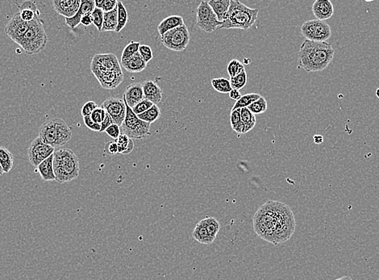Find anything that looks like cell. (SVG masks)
Returning a JSON list of instances; mask_svg holds the SVG:
<instances>
[{"label": "cell", "mask_w": 379, "mask_h": 280, "mask_svg": "<svg viewBox=\"0 0 379 280\" xmlns=\"http://www.w3.org/2000/svg\"><path fill=\"white\" fill-rule=\"evenodd\" d=\"M253 225L258 236L274 246L288 241L295 230L291 209L283 203L273 200L260 207L253 217Z\"/></svg>", "instance_id": "obj_1"}, {"label": "cell", "mask_w": 379, "mask_h": 280, "mask_svg": "<svg viewBox=\"0 0 379 280\" xmlns=\"http://www.w3.org/2000/svg\"><path fill=\"white\" fill-rule=\"evenodd\" d=\"M335 50L328 42L304 41L299 52V68L307 72L322 71L329 67Z\"/></svg>", "instance_id": "obj_2"}, {"label": "cell", "mask_w": 379, "mask_h": 280, "mask_svg": "<svg viewBox=\"0 0 379 280\" xmlns=\"http://www.w3.org/2000/svg\"><path fill=\"white\" fill-rule=\"evenodd\" d=\"M53 170L56 181L65 184L77 179L79 175V160L74 152L62 149L53 153Z\"/></svg>", "instance_id": "obj_3"}, {"label": "cell", "mask_w": 379, "mask_h": 280, "mask_svg": "<svg viewBox=\"0 0 379 280\" xmlns=\"http://www.w3.org/2000/svg\"><path fill=\"white\" fill-rule=\"evenodd\" d=\"M258 12V9H253L247 7L240 1L230 0L229 9L224 21L218 29H248L257 21Z\"/></svg>", "instance_id": "obj_4"}, {"label": "cell", "mask_w": 379, "mask_h": 280, "mask_svg": "<svg viewBox=\"0 0 379 280\" xmlns=\"http://www.w3.org/2000/svg\"><path fill=\"white\" fill-rule=\"evenodd\" d=\"M39 137L52 147H61L72 138L71 128L60 118L48 119L40 128Z\"/></svg>", "instance_id": "obj_5"}, {"label": "cell", "mask_w": 379, "mask_h": 280, "mask_svg": "<svg viewBox=\"0 0 379 280\" xmlns=\"http://www.w3.org/2000/svg\"><path fill=\"white\" fill-rule=\"evenodd\" d=\"M48 42V36L45 29L44 22L39 16L29 22V28L21 40L19 46L28 55H33L42 52Z\"/></svg>", "instance_id": "obj_6"}, {"label": "cell", "mask_w": 379, "mask_h": 280, "mask_svg": "<svg viewBox=\"0 0 379 280\" xmlns=\"http://www.w3.org/2000/svg\"><path fill=\"white\" fill-rule=\"evenodd\" d=\"M126 117L121 126V134L128 136L129 138L141 140L147 136L151 135L150 131V124L143 121L126 103Z\"/></svg>", "instance_id": "obj_7"}, {"label": "cell", "mask_w": 379, "mask_h": 280, "mask_svg": "<svg viewBox=\"0 0 379 280\" xmlns=\"http://www.w3.org/2000/svg\"><path fill=\"white\" fill-rule=\"evenodd\" d=\"M301 33L307 41L327 42L331 37V27L324 21L312 20L306 21L301 26Z\"/></svg>", "instance_id": "obj_8"}, {"label": "cell", "mask_w": 379, "mask_h": 280, "mask_svg": "<svg viewBox=\"0 0 379 280\" xmlns=\"http://www.w3.org/2000/svg\"><path fill=\"white\" fill-rule=\"evenodd\" d=\"M190 32L186 24L170 30L161 37V42L166 48L175 52H182L190 42Z\"/></svg>", "instance_id": "obj_9"}, {"label": "cell", "mask_w": 379, "mask_h": 280, "mask_svg": "<svg viewBox=\"0 0 379 280\" xmlns=\"http://www.w3.org/2000/svg\"><path fill=\"white\" fill-rule=\"evenodd\" d=\"M196 23L200 29L208 33L218 29L222 24L207 1H202L197 7Z\"/></svg>", "instance_id": "obj_10"}, {"label": "cell", "mask_w": 379, "mask_h": 280, "mask_svg": "<svg viewBox=\"0 0 379 280\" xmlns=\"http://www.w3.org/2000/svg\"><path fill=\"white\" fill-rule=\"evenodd\" d=\"M90 70L96 78L108 72L122 71L119 61L113 53L95 54L90 63Z\"/></svg>", "instance_id": "obj_11"}, {"label": "cell", "mask_w": 379, "mask_h": 280, "mask_svg": "<svg viewBox=\"0 0 379 280\" xmlns=\"http://www.w3.org/2000/svg\"><path fill=\"white\" fill-rule=\"evenodd\" d=\"M55 148L47 145L41 139L39 136L35 138L28 148V159L33 166L38 165L48 159L54 153Z\"/></svg>", "instance_id": "obj_12"}, {"label": "cell", "mask_w": 379, "mask_h": 280, "mask_svg": "<svg viewBox=\"0 0 379 280\" xmlns=\"http://www.w3.org/2000/svg\"><path fill=\"white\" fill-rule=\"evenodd\" d=\"M101 108L110 116L114 124L121 126L126 117V104L124 99L110 97L102 103Z\"/></svg>", "instance_id": "obj_13"}, {"label": "cell", "mask_w": 379, "mask_h": 280, "mask_svg": "<svg viewBox=\"0 0 379 280\" xmlns=\"http://www.w3.org/2000/svg\"><path fill=\"white\" fill-rule=\"evenodd\" d=\"M28 28L29 23L21 19L20 12H16L5 27V32L13 42L19 45Z\"/></svg>", "instance_id": "obj_14"}, {"label": "cell", "mask_w": 379, "mask_h": 280, "mask_svg": "<svg viewBox=\"0 0 379 280\" xmlns=\"http://www.w3.org/2000/svg\"><path fill=\"white\" fill-rule=\"evenodd\" d=\"M52 4L58 14L65 18H71L79 10L81 0H53Z\"/></svg>", "instance_id": "obj_15"}, {"label": "cell", "mask_w": 379, "mask_h": 280, "mask_svg": "<svg viewBox=\"0 0 379 280\" xmlns=\"http://www.w3.org/2000/svg\"><path fill=\"white\" fill-rule=\"evenodd\" d=\"M95 8V3L94 0H81L80 7L75 16L71 18H65V22L67 26L71 29H74L77 26L81 23V20L86 15L91 14Z\"/></svg>", "instance_id": "obj_16"}, {"label": "cell", "mask_w": 379, "mask_h": 280, "mask_svg": "<svg viewBox=\"0 0 379 280\" xmlns=\"http://www.w3.org/2000/svg\"><path fill=\"white\" fill-rule=\"evenodd\" d=\"M145 99L142 83H136L128 86L124 94V100L130 108H133Z\"/></svg>", "instance_id": "obj_17"}, {"label": "cell", "mask_w": 379, "mask_h": 280, "mask_svg": "<svg viewBox=\"0 0 379 280\" xmlns=\"http://www.w3.org/2000/svg\"><path fill=\"white\" fill-rule=\"evenodd\" d=\"M312 12L318 21H324L334 16V5L330 0H315L312 4Z\"/></svg>", "instance_id": "obj_18"}, {"label": "cell", "mask_w": 379, "mask_h": 280, "mask_svg": "<svg viewBox=\"0 0 379 280\" xmlns=\"http://www.w3.org/2000/svg\"><path fill=\"white\" fill-rule=\"evenodd\" d=\"M142 87L145 99L150 100L156 105H157V103H161L163 92L157 83L154 81L146 80L143 82Z\"/></svg>", "instance_id": "obj_19"}, {"label": "cell", "mask_w": 379, "mask_h": 280, "mask_svg": "<svg viewBox=\"0 0 379 280\" xmlns=\"http://www.w3.org/2000/svg\"><path fill=\"white\" fill-rule=\"evenodd\" d=\"M97 80L104 89H115L124 81V74L122 71L108 72L98 77Z\"/></svg>", "instance_id": "obj_20"}, {"label": "cell", "mask_w": 379, "mask_h": 280, "mask_svg": "<svg viewBox=\"0 0 379 280\" xmlns=\"http://www.w3.org/2000/svg\"><path fill=\"white\" fill-rule=\"evenodd\" d=\"M185 24L183 18L180 16H170L164 19L161 23L157 26V31L159 34L162 37L166 32H169L170 30L175 29L178 28L180 26Z\"/></svg>", "instance_id": "obj_21"}, {"label": "cell", "mask_w": 379, "mask_h": 280, "mask_svg": "<svg viewBox=\"0 0 379 280\" xmlns=\"http://www.w3.org/2000/svg\"><path fill=\"white\" fill-rule=\"evenodd\" d=\"M121 65L127 71L130 73H140L147 67V63L143 60L139 53H136L130 59L121 62Z\"/></svg>", "instance_id": "obj_22"}, {"label": "cell", "mask_w": 379, "mask_h": 280, "mask_svg": "<svg viewBox=\"0 0 379 280\" xmlns=\"http://www.w3.org/2000/svg\"><path fill=\"white\" fill-rule=\"evenodd\" d=\"M37 170L44 181H56L55 174L53 170V154L44 162H42L37 166Z\"/></svg>", "instance_id": "obj_23"}, {"label": "cell", "mask_w": 379, "mask_h": 280, "mask_svg": "<svg viewBox=\"0 0 379 280\" xmlns=\"http://www.w3.org/2000/svg\"><path fill=\"white\" fill-rule=\"evenodd\" d=\"M208 4L213 10L219 21L223 23L230 7V0H210Z\"/></svg>", "instance_id": "obj_24"}, {"label": "cell", "mask_w": 379, "mask_h": 280, "mask_svg": "<svg viewBox=\"0 0 379 280\" xmlns=\"http://www.w3.org/2000/svg\"><path fill=\"white\" fill-rule=\"evenodd\" d=\"M192 236L195 240L199 241L200 243L204 244V245H211L215 241V239L212 238L207 232V228L205 226L202 220L196 225V228L192 233Z\"/></svg>", "instance_id": "obj_25"}, {"label": "cell", "mask_w": 379, "mask_h": 280, "mask_svg": "<svg viewBox=\"0 0 379 280\" xmlns=\"http://www.w3.org/2000/svg\"><path fill=\"white\" fill-rule=\"evenodd\" d=\"M117 24V7H116L111 12L104 13L102 32H115Z\"/></svg>", "instance_id": "obj_26"}, {"label": "cell", "mask_w": 379, "mask_h": 280, "mask_svg": "<svg viewBox=\"0 0 379 280\" xmlns=\"http://www.w3.org/2000/svg\"><path fill=\"white\" fill-rule=\"evenodd\" d=\"M241 117L244 125V134H245L255 127L256 117L247 108L241 109Z\"/></svg>", "instance_id": "obj_27"}, {"label": "cell", "mask_w": 379, "mask_h": 280, "mask_svg": "<svg viewBox=\"0 0 379 280\" xmlns=\"http://www.w3.org/2000/svg\"><path fill=\"white\" fill-rule=\"evenodd\" d=\"M14 159L12 153L6 148L0 146V165L4 173L10 172L13 167Z\"/></svg>", "instance_id": "obj_28"}, {"label": "cell", "mask_w": 379, "mask_h": 280, "mask_svg": "<svg viewBox=\"0 0 379 280\" xmlns=\"http://www.w3.org/2000/svg\"><path fill=\"white\" fill-rule=\"evenodd\" d=\"M118 145V154H129L131 153L134 149V140L131 138H129L128 136L124 134H120V137L117 140H115Z\"/></svg>", "instance_id": "obj_29"}, {"label": "cell", "mask_w": 379, "mask_h": 280, "mask_svg": "<svg viewBox=\"0 0 379 280\" xmlns=\"http://www.w3.org/2000/svg\"><path fill=\"white\" fill-rule=\"evenodd\" d=\"M261 97H262V95H260L259 94H257V93L244 94L239 100H237L234 106L232 107V111L236 110V109L248 108V106H250L252 103L257 101Z\"/></svg>", "instance_id": "obj_30"}, {"label": "cell", "mask_w": 379, "mask_h": 280, "mask_svg": "<svg viewBox=\"0 0 379 280\" xmlns=\"http://www.w3.org/2000/svg\"><path fill=\"white\" fill-rule=\"evenodd\" d=\"M139 119L143 121L147 122L149 124H153L161 117V110L158 106L154 104L153 107L146 111L145 113L137 116Z\"/></svg>", "instance_id": "obj_31"}, {"label": "cell", "mask_w": 379, "mask_h": 280, "mask_svg": "<svg viewBox=\"0 0 379 280\" xmlns=\"http://www.w3.org/2000/svg\"><path fill=\"white\" fill-rule=\"evenodd\" d=\"M117 28L115 29V32L119 33L126 26L129 21V14L127 12L126 7H124L121 1L117 2Z\"/></svg>", "instance_id": "obj_32"}, {"label": "cell", "mask_w": 379, "mask_h": 280, "mask_svg": "<svg viewBox=\"0 0 379 280\" xmlns=\"http://www.w3.org/2000/svg\"><path fill=\"white\" fill-rule=\"evenodd\" d=\"M212 86L214 90L222 94H229V92L232 90L230 80L225 78H213L212 80Z\"/></svg>", "instance_id": "obj_33"}, {"label": "cell", "mask_w": 379, "mask_h": 280, "mask_svg": "<svg viewBox=\"0 0 379 280\" xmlns=\"http://www.w3.org/2000/svg\"><path fill=\"white\" fill-rule=\"evenodd\" d=\"M230 124L233 131L238 134H244V125L241 117V109H236L231 112Z\"/></svg>", "instance_id": "obj_34"}, {"label": "cell", "mask_w": 379, "mask_h": 280, "mask_svg": "<svg viewBox=\"0 0 379 280\" xmlns=\"http://www.w3.org/2000/svg\"><path fill=\"white\" fill-rule=\"evenodd\" d=\"M205 226L207 228V232L212 238L216 240V236L218 234L219 231L221 230V224L216 218L214 217H207L202 220Z\"/></svg>", "instance_id": "obj_35"}, {"label": "cell", "mask_w": 379, "mask_h": 280, "mask_svg": "<svg viewBox=\"0 0 379 280\" xmlns=\"http://www.w3.org/2000/svg\"><path fill=\"white\" fill-rule=\"evenodd\" d=\"M140 46V42H131L127 45L122 52L121 62H125L127 60L133 58L136 53H138Z\"/></svg>", "instance_id": "obj_36"}, {"label": "cell", "mask_w": 379, "mask_h": 280, "mask_svg": "<svg viewBox=\"0 0 379 280\" xmlns=\"http://www.w3.org/2000/svg\"><path fill=\"white\" fill-rule=\"evenodd\" d=\"M247 83H248V76L245 70H244L243 71L238 75L230 78V83L232 89L237 90V91L245 88Z\"/></svg>", "instance_id": "obj_37"}, {"label": "cell", "mask_w": 379, "mask_h": 280, "mask_svg": "<svg viewBox=\"0 0 379 280\" xmlns=\"http://www.w3.org/2000/svg\"><path fill=\"white\" fill-rule=\"evenodd\" d=\"M244 70L245 69V66H244L243 63H242L237 59H232L227 64V70L230 78H233L235 76L241 74Z\"/></svg>", "instance_id": "obj_38"}, {"label": "cell", "mask_w": 379, "mask_h": 280, "mask_svg": "<svg viewBox=\"0 0 379 280\" xmlns=\"http://www.w3.org/2000/svg\"><path fill=\"white\" fill-rule=\"evenodd\" d=\"M247 108L254 115L262 114L267 110V101L264 97L262 96L257 101L248 106Z\"/></svg>", "instance_id": "obj_39"}, {"label": "cell", "mask_w": 379, "mask_h": 280, "mask_svg": "<svg viewBox=\"0 0 379 280\" xmlns=\"http://www.w3.org/2000/svg\"><path fill=\"white\" fill-rule=\"evenodd\" d=\"M117 2L116 0H95L94 3L95 7L101 9L105 13L115 9L117 7Z\"/></svg>", "instance_id": "obj_40"}, {"label": "cell", "mask_w": 379, "mask_h": 280, "mask_svg": "<svg viewBox=\"0 0 379 280\" xmlns=\"http://www.w3.org/2000/svg\"><path fill=\"white\" fill-rule=\"evenodd\" d=\"M104 12L99 8L95 7L94 11L91 13L92 21L93 24L95 26V28L99 30V32H102L103 28V23H104Z\"/></svg>", "instance_id": "obj_41"}, {"label": "cell", "mask_w": 379, "mask_h": 280, "mask_svg": "<svg viewBox=\"0 0 379 280\" xmlns=\"http://www.w3.org/2000/svg\"><path fill=\"white\" fill-rule=\"evenodd\" d=\"M154 103H152L150 100L148 99H143L142 101L137 103L134 108H132L134 113L136 114V116L140 115L142 113H145L146 111L149 110L151 107H153Z\"/></svg>", "instance_id": "obj_42"}, {"label": "cell", "mask_w": 379, "mask_h": 280, "mask_svg": "<svg viewBox=\"0 0 379 280\" xmlns=\"http://www.w3.org/2000/svg\"><path fill=\"white\" fill-rule=\"evenodd\" d=\"M138 53H140V55L141 56V58L145 61L146 63L150 62L153 58V50H152L151 47L147 45H140V48H139V51Z\"/></svg>", "instance_id": "obj_43"}, {"label": "cell", "mask_w": 379, "mask_h": 280, "mask_svg": "<svg viewBox=\"0 0 379 280\" xmlns=\"http://www.w3.org/2000/svg\"><path fill=\"white\" fill-rule=\"evenodd\" d=\"M106 115V111L104 110V108H102L101 107H99V108H97L92 113L90 118H91L92 120H93L94 123L101 124L102 122L104 120Z\"/></svg>", "instance_id": "obj_44"}, {"label": "cell", "mask_w": 379, "mask_h": 280, "mask_svg": "<svg viewBox=\"0 0 379 280\" xmlns=\"http://www.w3.org/2000/svg\"><path fill=\"white\" fill-rule=\"evenodd\" d=\"M97 108H99V106L97 105V103L94 101H88L83 106L82 110H81V113L83 117H90L92 113L94 112Z\"/></svg>", "instance_id": "obj_45"}, {"label": "cell", "mask_w": 379, "mask_h": 280, "mask_svg": "<svg viewBox=\"0 0 379 280\" xmlns=\"http://www.w3.org/2000/svg\"><path fill=\"white\" fill-rule=\"evenodd\" d=\"M105 132L109 137H111L112 139H115V140H117L121 134L120 127L115 124H111V126L108 127Z\"/></svg>", "instance_id": "obj_46"}, {"label": "cell", "mask_w": 379, "mask_h": 280, "mask_svg": "<svg viewBox=\"0 0 379 280\" xmlns=\"http://www.w3.org/2000/svg\"><path fill=\"white\" fill-rule=\"evenodd\" d=\"M83 121H84L86 126L88 127V129H90V130L95 132H100L101 130V124L94 123L90 117H84Z\"/></svg>", "instance_id": "obj_47"}, {"label": "cell", "mask_w": 379, "mask_h": 280, "mask_svg": "<svg viewBox=\"0 0 379 280\" xmlns=\"http://www.w3.org/2000/svg\"><path fill=\"white\" fill-rule=\"evenodd\" d=\"M105 151L111 155H115L118 154L117 143L115 141H110L105 146Z\"/></svg>", "instance_id": "obj_48"}, {"label": "cell", "mask_w": 379, "mask_h": 280, "mask_svg": "<svg viewBox=\"0 0 379 280\" xmlns=\"http://www.w3.org/2000/svg\"><path fill=\"white\" fill-rule=\"evenodd\" d=\"M113 124H114L113 119H111L110 116L108 115V113H107L106 117H105L104 120H103V122L101 123V130H100V133H102V132H105V130L108 129V127L111 126V125Z\"/></svg>", "instance_id": "obj_49"}, {"label": "cell", "mask_w": 379, "mask_h": 280, "mask_svg": "<svg viewBox=\"0 0 379 280\" xmlns=\"http://www.w3.org/2000/svg\"><path fill=\"white\" fill-rule=\"evenodd\" d=\"M81 23L85 27H89L93 23L92 21L91 14L86 15L85 16H83L82 20H81Z\"/></svg>", "instance_id": "obj_50"}, {"label": "cell", "mask_w": 379, "mask_h": 280, "mask_svg": "<svg viewBox=\"0 0 379 280\" xmlns=\"http://www.w3.org/2000/svg\"><path fill=\"white\" fill-rule=\"evenodd\" d=\"M229 98L231 99H233V100L237 101V100H239V99L242 98V94H241L240 91L232 89V91L229 92Z\"/></svg>", "instance_id": "obj_51"}, {"label": "cell", "mask_w": 379, "mask_h": 280, "mask_svg": "<svg viewBox=\"0 0 379 280\" xmlns=\"http://www.w3.org/2000/svg\"><path fill=\"white\" fill-rule=\"evenodd\" d=\"M323 137L320 135H315L313 138V140L315 141V144H321L323 142Z\"/></svg>", "instance_id": "obj_52"}, {"label": "cell", "mask_w": 379, "mask_h": 280, "mask_svg": "<svg viewBox=\"0 0 379 280\" xmlns=\"http://www.w3.org/2000/svg\"><path fill=\"white\" fill-rule=\"evenodd\" d=\"M352 280L350 277H348V276H344V277H342V278L337 279V280Z\"/></svg>", "instance_id": "obj_53"}, {"label": "cell", "mask_w": 379, "mask_h": 280, "mask_svg": "<svg viewBox=\"0 0 379 280\" xmlns=\"http://www.w3.org/2000/svg\"><path fill=\"white\" fill-rule=\"evenodd\" d=\"M3 174H4V171H3L2 166H1V165H0V175H2Z\"/></svg>", "instance_id": "obj_54"}, {"label": "cell", "mask_w": 379, "mask_h": 280, "mask_svg": "<svg viewBox=\"0 0 379 280\" xmlns=\"http://www.w3.org/2000/svg\"><path fill=\"white\" fill-rule=\"evenodd\" d=\"M376 96H377L379 99V88L376 90Z\"/></svg>", "instance_id": "obj_55"}]
</instances>
